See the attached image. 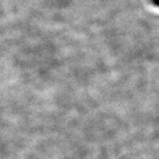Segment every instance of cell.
Returning a JSON list of instances; mask_svg holds the SVG:
<instances>
[{
	"label": "cell",
	"mask_w": 159,
	"mask_h": 159,
	"mask_svg": "<svg viewBox=\"0 0 159 159\" xmlns=\"http://www.w3.org/2000/svg\"><path fill=\"white\" fill-rule=\"evenodd\" d=\"M151 2H152V4H153L154 6L159 7V0H151Z\"/></svg>",
	"instance_id": "6da1fadb"
}]
</instances>
